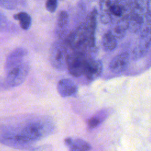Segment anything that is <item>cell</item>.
I'll return each instance as SVG.
<instances>
[{
    "label": "cell",
    "instance_id": "15",
    "mask_svg": "<svg viewBox=\"0 0 151 151\" xmlns=\"http://www.w3.org/2000/svg\"><path fill=\"white\" fill-rule=\"evenodd\" d=\"M14 18L19 21L20 27L24 30L28 29L31 25V17L25 12H20L14 15Z\"/></svg>",
    "mask_w": 151,
    "mask_h": 151
},
{
    "label": "cell",
    "instance_id": "14",
    "mask_svg": "<svg viewBox=\"0 0 151 151\" xmlns=\"http://www.w3.org/2000/svg\"><path fill=\"white\" fill-rule=\"evenodd\" d=\"M109 111L106 110H100L91 117L87 122L89 129H93L100 125L108 116Z\"/></svg>",
    "mask_w": 151,
    "mask_h": 151
},
{
    "label": "cell",
    "instance_id": "1",
    "mask_svg": "<svg viewBox=\"0 0 151 151\" xmlns=\"http://www.w3.org/2000/svg\"><path fill=\"white\" fill-rule=\"evenodd\" d=\"M53 129L54 127L50 122L36 120L15 130L19 141L25 148H28L32 146L34 142L50 134Z\"/></svg>",
    "mask_w": 151,
    "mask_h": 151
},
{
    "label": "cell",
    "instance_id": "24",
    "mask_svg": "<svg viewBox=\"0 0 151 151\" xmlns=\"http://www.w3.org/2000/svg\"><path fill=\"white\" fill-rule=\"evenodd\" d=\"M49 149V146H42L33 149L32 151H47Z\"/></svg>",
    "mask_w": 151,
    "mask_h": 151
},
{
    "label": "cell",
    "instance_id": "16",
    "mask_svg": "<svg viewBox=\"0 0 151 151\" xmlns=\"http://www.w3.org/2000/svg\"><path fill=\"white\" fill-rule=\"evenodd\" d=\"M135 1L136 0H118V4L123 9L122 17H128L134 9Z\"/></svg>",
    "mask_w": 151,
    "mask_h": 151
},
{
    "label": "cell",
    "instance_id": "3",
    "mask_svg": "<svg viewBox=\"0 0 151 151\" xmlns=\"http://www.w3.org/2000/svg\"><path fill=\"white\" fill-rule=\"evenodd\" d=\"M29 70V63L25 59L5 71V79L9 87H17L24 83L28 75Z\"/></svg>",
    "mask_w": 151,
    "mask_h": 151
},
{
    "label": "cell",
    "instance_id": "26",
    "mask_svg": "<svg viewBox=\"0 0 151 151\" xmlns=\"http://www.w3.org/2000/svg\"><path fill=\"white\" fill-rule=\"evenodd\" d=\"M150 44L151 45V36H150Z\"/></svg>",
    "mask_w": 151,
    "mask_h": 151
},
{
    "label": "cell",
    "instance_id": "5",
    "mask_svg": "<svg viewBox=\"0 0 151 151\" xmlns=\"http://www.w3.org/2000/svg\"><path fill=\"white\" fill-rule=\"evenodd\" d=\"M130 55L127 52H122L116 55L110 62L109 69L113 73L123 72L129 63Z\"/></svg>",
    "mask_w": 151,
    "mask_h": 151
},
{
    "label": "cell",
    "instance_id": "18",
    "mask_svg": "<svg viewBox=\"0 0 151 151\" xmlns=\"http://www.w3.org/2000/svg\"><path fill=\"white\" fill-rule=\"evenodd\" d=\"M149 0H136L134 10L145 16L147 11Z\"/></svg>",
    "mask_w": 151,
    "mask_h": 151
},
{
    "label": "cell",
    "instance_id": "7",
    "mask_svg": "<svg viewBox=\"0 0 151 151\" xmlns=\"http://www.w3.org/2000/svg\"><path fill=\"white\" fill-rule=\"evenodd\" d=\"M27 55V51L25 48H18L13 50L6 58L5 64V71H8L14 65L25 60Z\"/></svg>",
    "mask_w": 151,
    "mask_h": 151
},
{
    "label": "cell",
    "instance_id": "2",
    "mask_svg": "<svg viewBox=\"0 0 151 151\" xmlns=\"http://www.w3.org/2000/svg\"><path fill=\"white\" fill-rule=\"evenodd\" d=\"M67 44L63 40L55 41L50 52V61L51 65L57 70L67 68V58L68 54Z\"/></svg>",
    "mask_w": 151,
    "mask_h": 151
},
{
    "label": "cell",
    "instance_id": "17",
    "mask_svg": "<svg viewBox=\"0 0 151 151\" xmlns=\"http://www.w3.org/2000/svg\"><path fill=\"white\" fill-rule=\"evenodd\" d=\"M142 41L140 42L133 50V56L135 58H138L142 57L146 52H147L149 46L150 44L144 40H142Z\"/></svg>",
    "mask_w": 151,
    "mask_h": 151
},
{
    "label": "cell",
    "instance_id": "21",
    "mask_svg": "<svg viewBox=\"0 0 151 151\" xmlns=\"http://www.w3.org/2000/svg\"><path fill=\"white\" fill-rule=\"evenodd\" d=\"M110 12L113 15L118 18L120 17L123 14V9L118 3L114 4L110 8Z\"/></svg>",
    "mask_w": 151,
    "mask_h": 151
},
{
    "label": "cell",
    "instance_id": "9",
    "mask_svg": "<svg viewBox=\"0 0 151 151\" xmlns=\"http://www.w3.org/2000/svg\"><path fill=\"white\" fill-rule=\"evenodd\" d=\"M69 18L68 13L65 11H61L57 19V24L55 27V32L56 35L62 40L66 35L68 27Z\"/></svg>",
    "mask_w": 151,
    "mask_h": 151
},
{
    "label": "cell",
    "instance_id": "4",
    "mask_svg": "<svg viewBox=\"0 0 151 151\" xmlns=\"http://www.w3.org/2000/svg\"><path fill=\"white\" fill-rule=\"evenodd\" d=\"M90 57L82 52L73 51L69 52L67 58V68L71 75L80 77L84 75L86 66Z\"/></svg>",
    "mask_w": 151,
    "mask_h": 151
},
{
    "label": "cell",
    "instance_id": "22",
    "mask_svg": "<svg viewBox=\"0 0 151 151\" xmlns=\"http://www.w3.org/2000/svg\"><path fill=\"white\" fill-rule=\"evenodd\" d=\"M57 7V0H47L45 2V8L47 10L51 13L55 11Z\"/></svg>",
    "mask_w": 151,
    "mask_h": 151
},
{
    "label": "cell",
    "instance_id": "6",
    "mask_svg": "<svg viewBox=\"0 0 151 151\" xmlns=\"http://www.w3.org/2000/svg\"><path fill=\"white\" fill-rule=\"evenodd\" d=\"M103 64L101 61L90 58L87 63L84 75L91 81L97 79L102 73Z\"/></svg>",
    "mask_w": 151,
    "mask_h": 151
},
{
    "label": "cell",
    "instance_id": "23",
    "mask_svg": "<svg viewBox=\"0 0 151 151\" xmlns=\"http://www.w3.org/2000/svg\"><path fill=\"white\" fill-rule=\"evenodd\" d=\"M0 4L7 9H14L15 7V0H0Z\"/></svg>",
    "mask_w": 151,
    "mask_h": 151
},
{
    "label": "cell",
    "instance_id": "13",
    "mask_svg": "<svg viewBox=\"0 0 151 151\" xmlns=\"http://www.w3.org/2000/svg\"><path fill=\"white\" fill-rule=\"evenodd\" d=\"M67 146L68 151H89L91 148L88 142L81 139H72Z\"/></svg>",
    "mask_w": 151,
    "mask_h": 151
},
{
    "label": "cell",
    "instance_id": "12",
    "mask_svg": "<svg viewBox=\"0 0 151 151\" xmlns=\"http://www.w3.org/2000/svg\"><path fill=\"white\" fill-rule=\"evenodd\" d=\"M101 44L105 51H111L116 48L117 46V40L108 31L103 35Z\"/></svg>",
    "mask_w": 151,
    "mask_h": 151
},
{
    "label": "cell",
    "instance_id": "10",
    "mask_svg": "<svg viewBox=\"0 0 151 151\" xmlns=\"http://www.w3.org/2000/svg\"><path fill=\"white\" fill-rule=\"evenodd\" d=\"M128 31V17H120L109 31L118 40L122 39Z\"/></svg>",
    "mask_w": 151,
    "mask_h": 151
},
{
    "label": "cell",
    "instance_id": "11",
    "mask_svg": "<svg viewBox=\"0 0 151 151\" xmlns=\"http://www.w3.org/2000/svg\"><path fill=\"white\" fill-rule=\"evenodd\" d=\"M144 22V15L134 9L128 15V31L132 33L137 32L142 28Z\"/></svg>",
    "mask_w": 151,
    "mask_h": 151
},
{
    "label": "cell",
    "instance_id": "19",
    "mask_svg": "<svg viewBox=\"0 0 151 151\" xmlns=\"http://www.w3.org/2000/svg\"><path fill=\"white\" fill-rule=\"evenodd\" d=\"M117 3L118 0H100L99 2L100 11L101 12H110V8Z\"/></svg>",
    "mask_w": 151,
    "mask_h": 151
},
{
    "label": "cell",
    "instance_id": "25",
    "mask_svg": "<svg viewBox=\"0 0 151 151\" xmlns=\"http://www.w3.org/2000/svg\"><path fill=\"white\" fill-rule=\"evenodd\" d=\"M146 13L149 14V15H151V0H149L147 11Z\"/></svg>",
    "mask_w": 151,
    "mask_h": 151
},
{
    "label": "cell",
    "instance_id": "20",
    "mask_svg": "<svg viewBox=\"0 0 151 151\" xmlns=\"http://www.w3.org/2000/svg\"><path fill=\"white\" fill-rule=\"evenodd\" d=\"M100 20L103 24H108L113 21V15L110 12H101Z\"/></svg>",
    "mask_w": 151,
    "mask_h": 151
},
{
    "label": "cell",
    "instance_id": "8",
    "mask_svg": "<svg viewBox=\"0 0 151 151\" xmlns=\"http://www.w3.org/2000/svg\"><path fill=\"white\" fill-rule=\"evenodd\" d=\"M77 86L71 79L63 78L57 84V90L62 97H67L74 95L77 92Z\"/></svg>",
    "mask_w": 151,
    "mask_h": 151
}]
</instances>
